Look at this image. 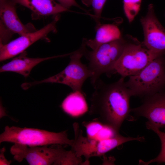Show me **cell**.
<instances>
[{
	"mask_svg": "<svg viewBox=\"0 0 165 165\" xmlns=\"http://www.w3.org/2000/svg\"><path fill=\"white\" fill-rule=\"evenodd\" d=\"M124 79L121 77L110 84L99 79L93 86L94 91L90 100V114L117 134L123 122L130 116V100L132 95Z\"/></svg>",
	"mask_w": 165,
	"mask_h": 165,
	"instance_id": "cell-1",
	"label": "cell"
},
{
	"mask_svg": "<svg viewBox=\"0 0 165 165\" xmlns=\"http://www.w3.org/2000/svg\"><path fill=\"white\" fill-rule=\"evenodd\" d=\"M155 59L125 82L132 96L145 98L162 91L165 86V58Z\"/></svg>",
	"mask_w": 165,
	"mask_h": 165,
	"instance_id": "cell-2",
	"label": "cell"
},
{
	"mask_svg": "<svg viewBox=\"0 0 165 165\" xmlns=\"http://www.w3.org/2000/svg\"><path fill=\"white\" fill-rule=\"evenodd\" d=\"M9 142L29 147L50 145H67L72 147L74 141L69 139L66 131L58 133L35 128L6 126L0 135V143Z\"/></svg>",
	"mask_w": 165,
	"mask_h": 165,
	"instance_id": "cell-3",
	"label": "cell"
},
{
	"mask_svg": "<svg viewBox=\"0 0 165 165\" xmlns=\"http://www.w3.org/2000/svg\"><path fill=\"white\" fill-rule=\"evenodd\" d=\"M86 46L84 38L80 48L71 54L69 64L61 72L40 81L25 83L24 85V87L28 88L33 85L42 83H57L68 86L73 91L82 92V88L84 82L93 74L88 67L81 61V57L84 55Z\"/></svg>",
	"mask_w": 165,
	"mask_h": 165,
	"instance_id": "cell-4",
	"label": "cell"
},
{
	"mask_svg": "<svg viewBox=\"0 0 165 165\" xmlns=\"http://www.w3.org/2000/svg\"><path fill=\"white\" fill-rule=\"evenodd\" d=\"M127 42L121 37L102 44L91 51L86 49L84 56L89 61L88 67L93 73L90 78L93 86L101 75L113 71L115 64L122 54Z\"/></svg>",
	"mask_w": 165,
	"mask_h": 165,
	"instance_id": "cell-5",
	"label": "cell"
},
{
	"mask_svg": "<svg viewBox=\"0 0 165 165\" xmlns=\"http://www.w3.org/2000/svg\"><path fill=\"white\" fill-rule=\"evenodd\" d=\"M163 55H165V52L150 51L143 43L134 40L132 42H127L113 70L122 77H129L138 73L153 60Z\"/></svg>",
	"mask_w": 165,
	"mask_h": 165,
	"instance_id": "cell-6",
	"label": "cell"
},
{
	"mask_svg": "<svg viewBox=\"0 0 165 165\" xmlns=\"http://www.w3.org/2000/svg\"><path fill=\"white\" fill-rule=\"evenodd\" d=\"M48 145L29 147L14 143L11 153L18 162L25 159L31 165H54L65 150L61 147H48Z\"/></svg>",
	"mask_w": 165,
	"mask_h": 165,
	"instance_id": "cell-7",
	"label": "cell"
},
{
	"mask_svg": "<svg viewBox=\"0 0 165 165\" xmlns=\"http://www.w3.org/2000/svg\"><path fill=\"white\" fill-rule=\"evenodd\" d=\"M59 18L58 15H56L50 23L39 30L21 35L8 43L3 44L0 42V61H4L21 53L35 42L46 38L50 33L56 32V24Z\"/></svg>",
	"mask_w": 165,
	"mask_h": 165,
	"instance_id": "cell-8",
	"label": "cell"
},
{
	"mask_svg": "<svg viewBox=\"0 0 165 165\" xmlns=\"http://www.w3.org/2000/svg\"><path fill=\"white\" fill-rule=\"evenodd\" d=\"M135 117H143L148 119L146 123L160 129L165 127V92L163 91L144 98L142 104L130 109Z\"/></svg>",
	"mask_w": 165,
	"mask_h": 165,
	"instance_id": "cell-9",
	"label": "cell"
},
{
	"mask_svg": "<svg viewBox=\"0 0 165 165\" xmlns=\"http://www.w3.org/2000/svg\"><path fill=\"white\" fill-rule=\"evenodd\" d=\"M140 21L144 46L153 52H165V29L156 16L152 4L148 6L146 15L141 18Z\"/></svg>",
	"mask_w": 165,
	"mask_h": 165,
	"instance_id": "cell-10",
	"label": "cell"
},
{
	"mask_svg": "<svg viewBox=\"0 0 165 165\" xmlns=\"http://www.w3.org/2000/svg\"><path fill=\"white\" fill-rule=\"evenodd\" d=\"M16 4L10 0H0V24L8 31L20 36L36 31L32 24H24L16 12Z\"/></svg>",
	"mask_w": 165,
	"mask_h": 165,
	"instance_id": "cell-11",
	"label": "cell"
},
{
	"mask_svg": "<svg viewBox=\"0 0 165 165\" xmlns=\"http://www.w3.org/2000/svg\"><path fill=\"white\" fill-rule=\"evenodd\" d=\"M30 9L33 19L58 14L68 10L55 0H10Z\"/></svg>",
	"mask_w": 165,
	"mask_h": 165,
	"instance_id": "cell-12",
	"label": "cell"
},
{
	"mask_svg": "<svg viewBox=\"0 0 165 165\" xmlns=\"http://www.w3.org/2000/svg\"><path fill=\"white\" fill-rule=\"evenodd\" d=\"M65 55L45 58H32L27 56V53L24 51L18 57L2 66L1 72H13L20 74L25 77H28L32 68L40 63L51 59L63 57Z\"/></svg>",
	"mask_w": 165,
	"mask_h": 165,
	"instance_id": "cell-13",
	"label": "cell"
},
{
	"mask_svg": "<svg viewBox=\"0 0 165 165\" xmlns=\"http://www.w3.org/2000/svg\"><path fill=\"white\" fill-rule=\"evenodd\" d=\"M94 38H85L86 46L94 50L103 44L121 38V33L117 26L114 24L97 25Z\"/></svg>",
	"mask_w": 165,
	"mask_h": 165,
	"instance_id": "cell-14",
	"label": "cell"
},
{
	"mask_svg": "<svg viewBox=\"0 0 165 165\" xmlns=\"http://www.w3.org/2000/svg\"><path fill=\"white\" fill-rule=\"evenodd\" d=\"M61 107L64 111L73 117H78L85 113L88 106L82 92L73 91L63 101Z\"/></svg>",
	"mask_w": 165,
	"mask_h": 165,
	"instance_id": "cell-15",
	"label": "cell"
},
{
	"mask_svg": "<svg viewBox=\"0 0 165 165\" xmlns=\"http://www.w3.org/2000/svg\"><path fill=\"white\" fill-rule=\"evenodd\" d=\"M144 139L143 137H125L119 133L111 138L97 141L94 146L92 156H101L128 141H142Z\"/></svg>",
	"mask_w": 165,
	"mask_h": 165,
	"instance_id": "cell-16",
	"label": "cell"
},
{
	"mask_svg": "<svg viewBox=\"0 0 165 165\" xmlns=\"http://www.w3.org/2000/svg\"><path fill=\"white\" fill-rule=\"evenodd\" d=\"M146 125L148 129L152 130L159 137L161 143V149L158 155L155 158L147 162L141 160L139 161V164L148 165L152 163L156 162L158 163H165V131H162L160 129L146 123Z\"/></svg>",
	"mask_w": 165,
	"mask_h": 165,
	"instance_id": "cell-17",
	"label": "cell"
},
{
	"mask_svg": "<svg viewBox=\"0 0 165 165\" xmlns=\"http://www.w3.org/2000/svg\"><path fill=\"white\" fill-rule=\"evenodd\" d=\"M142 0H123L125 14L129 22H132L139 12Z\"/></svg>",
	"mask_w": 165,
	"mask_h": 165,
	"instance_id": "cell-18",
	"label": "cell"
},
{
	"mask_svg": "<svg viewBox=\"0 0 165 165\" xmlns=\"http://www.w3.org/2000/svg\"><path fill=\"white\" fill-rule=\"evenodd\" d=\"M81 157L77 156L71 149L69 151L65 150L54 165H78L82 164Z\"/></svg>",
	"mask_w": 165,
	"mask_h": 165,
	"instance_id": "cell-19",
	"label": "cell"
},
{
	"mask_svg": "<svg viewBox=\"0 0 165 165\" xmlns=\"http://www.w3.org/2000/svg\"><path fill=\"white\" fill-rule=\"evenodd\" d=\"M107 0H81L82 3L87 7H91L94 13V18L97 24H100V19L102 9Z\"/></svg>",
	"mask_w": 165,
	"mask_h": 165,
	"instance_id": "cell-20",
	"label": "cell"
},
{
	"mask_svg": "<svg viewBox=\"0 0 165 165\" xmlns=\"http://www.w3.org/2000/svg\"><path fill=\"white\" fill-rule=\"evenodd\" d=\"M104 125L99 121L92 122L87 123L85 126L87 138L94 140L97 134Z\"/></svg>",
	"mask_w": 165,
	"mask_h": 165,
	"instance_id": "cell-21",
	"label": "cell"
},
{
	"mask_svg": "<svg viewBox=\"0 0 165 165\" xmlns=\"http://www.w3.org/2000/svg\"><path fill=\"white\" fill-rule=\"evenodd\" d=\"M64 8L68 9L72 6H75L84 10L76 2L75 0H55Z\"/></svg>",
	"mask_w": 165,
	"mask_h": 165,
	"instance_id": "cell-22",
	"label": "cell"
},
{
	"mask_svg": "<svg viewBox=\"0 0 165 165\" xmlns=\"http://www.w3.org/2000/svg\"><path fill=\"white\" fill-rule=\"evenodd\" d=\"M5 151V148L4 147H3L0 150V165H8L10 164L11 161H8L5 158L4 153Z\"/></svg>",
	"mask_w": 165,
	"mask_h": 165,
	"instance_id": "cell-23",
	"label": "cell"
}]
</instances>
